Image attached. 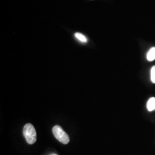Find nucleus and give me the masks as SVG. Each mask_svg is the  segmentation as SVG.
Instances as JSON below:
<instances>
[{
  "mask_svg": "<svg viewBox=\"0 0 155 155\" xmlns=\"http://www.w3.org/2000/svg\"><path fill=\"white\" fill-rule=\"evenodd\" d=\"M23 134L29 144H33L36 141V132L31 124H27L23 128Z\"/></svg>",
  "mask_w": 155,
  "mask_h": 155,
  "instance_id": "nucleus-1",
  "label": "nucleus"
},
{
  "mask_svg": "<svg viewBox=\"0 0 155 155\" xmlns=\"http://www.w3.org/2000/svg\"><path fill=\"white\" fill-rule=\"evenodd\" d=\"M52 133L54 134L55 137L59 141L63 144H67L70 141V137L59 125H55L52 128Z\"/></svg>",
  "mask_w": 155,
  "mask_h": 155,
  "instance_id": "nucleus-2",
  "label": "nucleus"
},
{
  "mask_svg": "<svg viewBox=\"0 0 155 155\" xmlns=\"http://www.w3.org/2000/svg\"><path fill=\"white\" fill-rule=\"evenodd\" d=\"M147 107L149 111L155 110V97L150 98L147 104Z\"/></svg>",
  "mask_w": 155,
  "mask_h": 155,
  "instance_id": "nucleus-3",
  "label": "nucleus"
},
{
  "mask_svg": "<svg viewBox=\"0 0 155 155\" xmlns=\"http://www.w3.org/2000/svg\"><path fill=\"white\" fill-rule=\"evenodd\" d=\"M147 58L148 61H152L155 60V47L151 48L147 55Z\"/></svg>",
  "mask_w": 155,
  "mask_h": 155,
  "instance_id": "nucleus-4",
  "label": "nucleus"
},
{
  "mask_svg": "<svg viewBox=\"0 0 155 155\" xmlns=\"http://www.w3.org/2000/svg\"><path fill=\"white\" fill-rule=\"evenodd\" d=\"M75 36L78 40H79L82 43H87V40L86 38V36H84L82 33H78V32L75 33Z\"/></svg>",
  "mask_w": 155,
  "mask_h": 155,
  "instance_id": "nucleus-5",
  "label": "nucleus"
},
{
  "mask_svg": "<svg viewBox=\"0 0 155 155\" xmlns=\"http://www.w3.org/2000/svg\"><path fill=\"white\" fill-rule=\"evenodd\" d=\"M150 80L153 83H155V66L152 67L150 70Z\"/></svg>",
  "mask_w": 155,
  "mask_h": 155,
  "instance_id": "nucleus-6",
  "label": "nucleus"
},
{
  "mask_svg": "<svg viewBox=\"0 0 155 155\" xmlns=\"http://www.w3.org/2000/svg\"></svg>",
  "mask_w": 155,
  "mask_h": 155,
  "instance_id": "nucleus-7",
  "label": "nucleus"
}]
</instances>
